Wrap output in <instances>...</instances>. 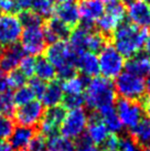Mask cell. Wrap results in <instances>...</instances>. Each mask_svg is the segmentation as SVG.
I'll list each match as a JSON object with an SVG mask.
<instances>
[{
    "label": "cell",
    "mask_w": 150,
    "mask_h": 151,
    "mask_svg": "<svg viewBox=\"0 0 150 151\" xmlns=\"http://www.w3.org/2000/svg\"><path fill=\"white\" fill-rule=\"evenodd\" d=\"M147 35L146 29L138 28L130 22H124L112 33V46L124 59H130L140 53Z\"/></svg>",
    "instance_id": "1"
},
{
    "label": "cell",
    "mask_w": 150,
    "mask_h": 151,
    "mask_svg": "<svg viewBox=\"0 0 150 151\" xmlns=\"http://www.w3.org/2000/svg\"><path fill=\"white\" fill-rule=\"evenodd\" d=\"M116 91L112 82L106 77L96 76L85 88L84 101L87 107L92 110L98 111L100 109L114 106L116 101Z\"/></svg>",
    "instance_id": "2"
},
{
    "label": "cell",
    "mask_w": 150,
    "mask_h": 151,
    "mask_svg": "<svg viewBox=\"0 0 150 151\" xmlns=\"http://www.w3.org/2000/svg\"><path fill=\"white\" fill-rule=\"evenodd\" d=\"M115 91L121 98L140 101L146 97V81L144 77L133 75L128 72H121L115 78Z\"/></svg>",
    "instance_id": "3"
},
{
    "label": "cell",
    "mask_w": 150,
    "mask_h": 151,
    "mask_svg": "<svg viewBox=\"0 0 150 151\" xmlns=\"http://www.w3.org/2000/svg\"><path fill=\"white\" fill-rule=\"evenodd\" d=\"M125 59L121 56L112 45L105 46L100 52L98 64L100 73L103 74V77L108 80L116 78L125 67Z\"/></svg>",
    "instance_id": "4"
},
{
    "label": "cell",
    "mask_w": 150,
    "mask_h": 151,
    "mask_svg": "<svg viewBox=\"0 0 150 151\" xmlns=\"http://www.w3.org/2000/svg\"><path fill=\"white\" fill-rule=\"evenodd\" d=\"M87 122L88 115L83 107L72 109L66 113L58 131L67 139H77L84 134V130L87 127Z\"/></svg>",
    "instance_id": "5"
},
{
    "label": "cell",
    "mask_w": 150,
    "mask_h": 151,
    "mask_svg": "<svg viewBox=\"0 0 150 151\" xmlns=\"http://www.w3.org/2000/svg\"><path fill=\"white\" fill-rule=\"evenodd\" d=\"M125 17V6L118 0L105 6V12L96 22V27L98 28L100 33H103L104 35H109L124 22Z\"/></svg>",
    "instance_id": "6"
},
{
    "label": "cell",
    "mask_w": 150,
    "mask_h": 151,
    "mask_svg": "<svg viewBox=\"0 0 150 151\" xmlns=\"http://www.w3.org/2000/svg\"><path fill=\"white\" fill-rule=\"evenodd\" d=\"M45 54L46 59L55 67L56 72L65 67H76L75 62L77 55L71 50V47L65 41H58L50 44L45 49Z\"/></svg>",
    "instance_id": "7"
},
{
    "label": "cell",
    "mask_w": 150,
    "mask_h": 151,
    "mask_svg": "<svg viewBox=\"0 0 150 151\" xmlns=\"http://www.w3.org/2000/svg\"><path fill=\"white\" fill-rule=\"evenodd\" d=\"M22 28L19 18L13 13L0 14V49L16 44L21 38Z\"/></svg>",
    "instance_id": "8"
},
{
    "label": "cell",
    "mask_w": 150,
    "mask_h": 151,
    "mask_svg": "<svg viewBox=\"0 0 150 151\" xmlns=\"http://www.w3.org/2000/svg\"><path fill=\"white\" fill-rule=\"evenodd\" d=\"M44 111V106L42 105L41 101H32L27 105L20 106L18 109H14L12 117L18 126L35 128L40 125Z\"/></svg>",
    "instance_id": "9"
},
{
    "label": "cell",
    "mask_w": 150,
    "mask_h": 151,
    "mask_svg": "<svg viewBox=\"0 0 150 151\" xmlns=\"http://www.w3.org/2000/svg\"><path fill=\"white\" fill-rule=\"evenodd\" d=\"M116 113L123 126L127 127L130 130L141 122L144 117V107L140 101L120 98L117 101Z\"/></svg>",
    "instance_id": "10"
},
{
    "label": "cell",
    "mask_w": 150,
    "mask_h": 151,
    "mask_svg": "<svg viewBox=\"0 0 150 151\" xmlns=\"http://www.w3.org/2000/svg\"><path fill=\"white\" fill-rule=\"evenodd\" d=\"M77 7L79 11V27L93 31L96 22L105 12L103 0H79Z\"/></svg>",
    "instance_id": "11"
},
{
    "label": "cell",
    "mask_w": 150,
    "mask_h": 151,
    "mask_svg": "<svg viewBox=\"0 0 150 151\" xmlns=\"http://www.w3.org/2000/svg\"><path fill=\"white\" fill-rule=\"evenodd\" d=\"M21 46L30 56H39L46 49V41L42 27L25 28L21 34Z\"/></svg>",
    "instance_id": "12"
},
{
    "label": "cell",
    "mask_w": 150,
    "mask_h": 151,
    "mask_svg": "<svg viewBox=\"0 0 150 151\" xmlns=\"http://www.w3.org/2000/svg\"><path fill=\"white\" fill-rule=\"evenodd\" d=\"M65 115H66V109L62 105L48 108V110L44 111L38 131L44 134L46 138L55 136L60 130V127L65 118Z\"/></svg>",
    "instance_id": "13"
},
{
    "label": "cell",
    "mask_w": 150,
    "mask_h": 151,
    "mask_svg": "<svg viewBox=\"0 0 150 151\" xmlns=\"http://www.w3.org/2000/svg\"><path fill=\"white\" fill-rule=\"evenodd\" d=\"M126 14L133 25L146 30L150 28V6L145 0H137L128 4Z\"/></svg>",
    "instance_id": "14"
},
{
    "label": "cell",
    "mask_w": 150,
    "mask_h": 151,
    "mask_svg": "<svg viewBox=\"0 0 150 151\" xmlns=\"http://www.w3.org/2000/svg\"><path fill=\"white\" fill-rule=\"evenodd\" d=\"M25 56V53L20 44H12L7 47L0 49V70L2 73H10L17 70L21 60Z\"/></svg>",
    "instance_id": "15"
},
{
    "label": "cell",
    "mask_w": 150,
    "mask_h": 151,
    "mask_svg": "<svg viewBox=\"0 0 150 151\" xmlns=\"http://www.w3.org/2000/svg\"><path fill=\"white\" fill-rule=\"evenodd\" d=\"M86 128H87L86 134L94 146L103 145L106 138L108 137V130L102 120L100 113L96 110H93L92 114L88 116Z\"/></svg>",
    "instance_id": "16"
},
{
    "label": "cell",
    "mask_w": 150,
    "mask_h": 151,
    "mask_svg": "<svg viewBox=\"0 0 150 151\" xmlns=\"http://www.w3.org/2000/svg\"><path fill=\"white\" fill-rule=\"evenodd\" d=\"M44 37H45L46 43L58 42V41H64L65 39L70 37L72 29L66 24H64L62 21H60L58 18L51 17L46 22V24L43 27Z\"/></svg>",
    "instance_id": "17"
},
{
    "label": "cell",
    "mask_w": 150,
    "mask_h": 151,
    "mask_svg": "<svg viewBox=\"0 0 150 151\" xmlns=\"http://www.w3.org/2000/svg\"><path fill=\"white\" fill-rule=\"evenodd\" d=\"M53 17L58 18L60 21L70 28H74L79 24V7L75 2H61L54 8Z\"/></svg>",
    "instance_id": "18"
},
{
    "label": "cell",
    "mask_w": 150,
    "mask_h": 151,
    "mask_svg": "<svg viewBox=\"0 0 150 151\" xmlns=\"http://www.w3.org/2000/svg\"><path fill=\"white\" fill-rule=\"evenodd\" d=\"M76 70H79L82 75L86 77H96L100 73V64H98V56L92 52H84L77 55L75 62Z\"/></svg>",
    "instance_id": "19"
},
{
    "label": "cell",
    "mask_w": 150,
    "mask_h": 151,
    "mask_svg": "<svg viewBox=\"0 0 150 151\" xmlns=\"http://www.w3.org/2000/svg\"><path fill=\"white\" fill-rule=\"evenodd\" d=\"M37 130L34 128L29 127H21L18 126L13 129L11 136L9 137V145L11 149L16 150H25L28 148L31 139L33 138Z\"/></svg>",
    "instance_id": "20"
},
{
    "label": "cell",
    "mask_w": 150,
    "mask_h": 151,
    "mask_svg": "<svg viewBox=\"0 0 150 151\" xmlns=\"http://www.w3.org/2000/svg\"><path fill=\"white\" fill-rule=\"evenodd\" d=\"M126 72L133 75L145 77L150 74V56L146 53H139L128 59L125 63Z\"/></svg>",
    "instance_id": "21"
},
{
    "label": "cell",
    "mask_w": 150,
    "mask_h": 151,
    "mask_svg": "<svg viewBox=\"0 0 150 151\" xmlns=\"http://www.w3.org/2000/svg\"><path fill=\"white\" fill-rule=\"evenodd\" d=\"M64 97L62 84L58 81H52L49 84H46V88L41 97L42 105L44 107H54V106L61 105Z\"/></svg>",
    "instance_id": "22"
},
{
    "label": "cell",
    "mask_w": 150,
    "mask_h": 151,
    "mask_svg": "<svg viewBox=\"0 0 150 151\" xmlns=\"http://www.w3.org/2000/svg\"><path fill=\"white\" fill-rule=\"evenodd\" d=\"M89 32L91 31L84 29L79 25V28H76L71 32L70 37H69L67 44L76 55L82 54V53L87 51V40Z\"/></svg>",
    "instance_id": "23"
},
{
    "label": "cell",
    "mask_w": 150,
    "mask_h": 151,
    "mask_svg": "<svg viewBox=\"0 0 150 151\" xmlns=\"http://www.w3.org/2000/svg\"><path fill=\"white\" fill-rule=\"evenodd\" d=\"M98 113H100L104 125L108 130V132L117 134L123 130V124H121L114 106L105 107V108L98 110Z\"/></svg>",
    "instance_id": "24"
},
{
    "label": "cell",
    "mask_w": 150,
    "mask_h": 151,
    "mask_svg": "<svg viewBox=\"0 0 150 151\" xmlns=\"http://www.w3.org/2000/svg\"><path fill=\"white\" fill-rule=\"evenodd\" d=\"M129 136L140 146H150V118H142L136 127L129 130Z\"/></svg>",
    "instance_id": "25"
},
{
    "label": "cell",
    "mask_w": 150,
    "mask_h": 151,
    "mask_svg": "<svg viewBox=\"0 0 150 151\" xmlns=\"http://www.w3.org/2000/svg\"><path fill=\"white\" fill-rule=\"evenodd\" d=\"M88 83H89V77L84 75H75L64 81V83L62 84L63 92L65 95H82Z\"/></svg>",
    "instance_id": "26"
},
{
    "label": "cell",
    "mask_w": 150,
    "mask_h": 151,
    "mask_svg": "<svg viewBox=\"0 0 150 151\" xmlns=\"http://www.w3.org/2000/svg\"><path fill=\"white\" fill-rule=\"evenodd\" d=\"M34 74L35 77L40 78L43 82H52L56 77V70L46 58L40 56L35 62Z\"/></svg>",
    "instance_id": "27"
},
{
    "label": "cell",
    "mask_w": 150,
    "mask_h": 151,
    "mask_svg": "<svg viewBox=\"0 0 150 151\" xmlns=\"http://www.w3.org/2000/svg\"><path fill=\"white\" fill-rule=\"evenodd\" d=\"M46 148L49 151H76L75 142L73 140L58 134L48 138Z\"/></svg>",
    "instance_id": "28"
},
{
    "label": "cell",
    "mask_w": 150,
    "mask_h": 151,
    "mask_svg": "<svg viewBox=\"0 0 150 151\" xmlns=\"http://www.w3.org/2000/svg\"><path fill=\"white\" fill-rule=\"evenodd\" d=\"M107 45V38L106 35L100 33V31L94 32L91 31L87 40V51L92 53H100V51Z\"/></svg>",
    "instance_id": "29"
},
{
    "label": "cell",
    "mask_w": 150,
    "mask_h": 151,
    "mask_svg": "<svg viewBox=\"0 0 150 151\" xmlns=\"http://www.w3.org/2000/svg\"><path fill=\"white\" fill-rule=\"evenodd\" d=\"M22 27L25 28H37V27H42L43 24V18L40 17L38 13H35L32 10H27L22 11L18 16Z\"/></svg>",
    "instance_id": "30"
},
{
    "label": "cell",
    "mask_w": 150,
    "mask_h": 151,
    "mask_svg": "<svg viewBox=\"0 0 150 151\" xmlns=\"http://www.w3.org/2000/svg\"><path fill=\"white\" fill-rule=\"evenodd\" d=\"M54 4L50 0H33L32 11L42 18H51L54 14Z\"/></svg>",
    "instance_id": "31"
},
{
    "label": "cell",
    "mask_w": 150,
    "mask_h": 151,
    "mask_svg": "<svg viewBox=\"0 0 150 151\" xmlns=\"http://www.w3.org/2000/svg\"><path fill=\"white\" fill-rule=\"evenodd\" d=\"M12 97L14 106L17 105L18 107H20V106L27 105L30 101H34L35 96L29 86H22V87L18 88L14 92V94H12Z\"/></svg>",
    "instance_id": "32"
},
{
    "label": "cell",
    "mask_w": 150,
    "mask_h": 151,
    "mask_svg": "<svg viewBox=\"0 0 150 151\" xmlns=\"http://www.w3.org/2000/svg\"><path fill=\"white\" fill-rule=\"evenodd\" d=\"M14 113V103L10 91L0 93V114L8 117H12Z\"/></svg>",
    "instance_id": "33"
},
{
    "label": "cell",
    "mask_w": 150,
    "mask_h": 151,
    "mask_svg": "<svg viewBox=\"0 0 150 151\" xmlns=\"http://www.w3.org/2000/svg\"><path fill=\"white\" fill-rule=\"evenodd\" d=\"M8 80V84L10 88H18L25 86L27 83V76L20 71V70H13L9 73V75L7 76Z\"/></svg>",
    "instance_id": "34"
},
{
    "label": "cell",
    "mask_w": 150,
    "mask_h": 151,
    "mask_svg": "<svg viewBox=\"0 0 150 151\" xmlns=\"http://www.w3.org/2000/svg\"><path fill=\"white\" fill-rule=\"evenodd\" d=\"M85 104L83 95H65L63 97L62 106L65 109H76L83 107Z\"/></svg>",
    "instance_id": "35"
},
{
    "label": "cell",
    "mask_w": 150,
    "mask_h": 151,
    "mask_svg": "<svg viewBox=\"0 0 150 151\" xmlns=\"http://www.w3.org/2000/svg\"><path fill=\"white\" fill-rule=\"evenodd\" d=\"M13 129L14 127L12 119L6 115L0 114V139H9Z\"/></svg>",
    "instance_id": "36"
},
{
    "label": "cell",
    "mask_w": 150,
    "mask_h": 151,
    "mask_svg": "<svg viewBox=\"0 0 150 151\" xmlns=\"http://www.w3.org/2000/svg\"><path fill=\"white\" fill-rule=\"evenodd\" d=\"M46 141H48V138L45 136L37 131L28 146V149H29L28 151H45Z\"/></svg>",
    "instance_id": "37"
},
{
    "label": "cell",
    "mask_w": 150,
    "mask_h": 151,
    "mask_svg": "<svg viewBox=\"0 0 150 151\" xmlns=\"http://www.w3.org/2000/svg\"><path fill=\"white\" fill-rule=\"evenodd\" d=\"M35 62L37 59H34V56H30L27 55L23 59L21 60L20 64V71L25 74L27 77H31L34 74V70H35Z\"/></svg>",
    "instance_id": "38"
},
{
    "label": "cell",
    "mask_w": 150,
    "mask_h": 151,
    "mask_svg": "<svg viewBox=\"0 0 150 151\" xmlns=\"http://www.w3.org/2000/svg\"><path fill=\"white\" fill-rule=\"evenodd\" d=\"M120 138L115 134H108V137L103 143V151H119Z\"/></svg>",
    "instance_id": "39"
},
{
    "label": "cell",
    "mask_w": 150,
    "mask_h": 151,
    "mask_svg": "<svg viewBox=\"0 0 150 151\" xmlns=\"http://www.w3.org/2000/svg\"><path fill=\"white\" fill-rule=\"evenodd\" d=\"M119 151H142V148L128 134L124 138H120Z\"/></svg>",
    "instance_id": "40"
},
{
    "label": "cell",
    "mask_w": 150,
    "mask_h": 151,
    "mask_svg": "<svg viewBox=\"0 0 150 151\" xmlns=\"http://www.w3.org/2000/svg\"><path fill=\"white\" fill-rule=\"evenodd\" d=\"M29 87L33 92L34 96L41 98L46 88V83L41 81L40 78H38V77H32L29 82Z\"/></svg>",
    "instance_id": "41"
},
{
    "label": "cell",
    "mask_w": 150,
    "mask_h": 151,
    "mask_svg": "<svg viewBox=\"0 0 150 151\" xmlns=\"http://www.w3.org/2000/svg\"><path fill=\"white\" fill-rule=\"evenodd\" d=\"M0 12L1 14L17 12L14 0H0Z\"/></svg>",
    "instance_id": "42"
},
{
    "label": "cell",
    "mask_w": 150,
    "mask_h": 151,
    "mask_svg": "<svg viewBox=\"0 0 150 151\" xmlns=\"http://www.w3.org/2000/svg\"><path fill=\"white\" fill-rule=\"evenodd\" d=\"M16 2V10L17 12H22V11H27V10H31L32 9V4H33V0H14Z\"/></svg>",
    "instance_id": "43"
},
{
    "label": "cell",
    "mask_w": 150,
    "mask_h": 151,
    "mask_svg": "<svg viewBox=\"0 0 150 151\" xmlns=\"http://www.w3.org/2000/svg\"><path fill=\"white\" fill-rule=\"evenodd\" d=\"M9 84L7 76L4 75V73H0V93H4L9 91Z\"/></svg>",
    "instance_id": "44"
},
{
    "label": "cell",
    "mask_w": 150,
    "mask_h": 151,
    "mask_svg": "<svg viewBox=\"0 0 150 151\" xmlns=\"http://www.w3.org/2000/svg\"><path fill=\"white\" fill-rule=\"evenodd\" d=\"M76 151H103L102 149L97 148L96 146L88 143V145H84V146H77L76 147Z\"/></svg>",
    "instance_id": "45"
},
{
    "label": "cell",
    "mask_w": 150,
    "mask_h": 151,
    "mask_svg": "<svg viewBox=\"0 0 150 151\" xmlns=\"http://www.w3.org/2000/svg\"><path fill=\"white\" fill-rule=\"evenodd\" d=\"M142 107H144V111L149 116L150 118V96H146L141 101Z\"/></svg>",
    "instance_id": "46"
},
{
    "label": "cell",
    "mask_w": 150,
    "mask_h": 151,
    "mask_svg": "<svg viewBox=\"0 0 150 151\" xmlns=\"http://www.w3.org/2000/svg\"><path fill=\"white\" fill-rule=\"evenodd\" d=\"M144 47H145V51H146V54L148 56H150V33H148V35H147L146 42H145Z\"/></svg>",
    "instance_id": "47"
},
{
    "label": "cell",
    "mask_w": 150,
    "mask_h": 151,
    "mask_svg": "<svg viewBox=\"0 0 150 151\" xmlns=\"http://www.w3.org/2000/svg\"><path fill=\"white\" fill-rule=\"evenodd\" d=\"M0 151H11V147L8 142L1 141L0 142Z\"/></svg>",
    "instance_id": "48"
},
{
    "label": "cell",
    "mask_w": 150,
    "mask_h": 151,
    "mask_svg": "<svg viewBox=\"0 0 150 151\" xmlns=\"http://www.w3.org/2000/svg\"><path fill=\"white\" fill-rule=\"evenodd\" d=\"M146 88H147V93H148V96H150V77L146 82Z\"/></svg>",
    "instance_id": "49"
},
{
    "label": "cell",
    "mask_w": 150,
    "mask_h": 151,
    "mask_svg": "<svg viewBox=\"0 0 150 151\" xmlns=\"http://www.w3.org/2000/svg\"><path fill=\"white\" fill-rule=\"evenodd\" d=\"M121 4H130L135 2V1H137V0H119Z\"/></svg>",
    "instance_id": "50"
},
{
    "label": "cell",
    "mask_w": 150,
    "mask_h": 151,
    "mask_svg": "<svg viewBox=\"0 0 150 151\" xmlns=\"http://www.w3.org/2000/svg\"><path fill=\"white\" fill-rule=\"evenodd\" d=\"M115 1H118V0H103V2L105 4V6H107L109 4H112V2H115Z\"/></svg>",
    "instance_id": "51"
},
{
    "label": "cell",
    "mask_w": 150,
    "mask_h": 151,
    "mask_svg": "<svg viewBox=\"0 0 150 151\" xmlns=\"http://www.w3.org/2000/svg\"><path fill=\"white\" fill-rule=\"evenodd\" d=\"M62 2H75V1H77V0H61Z\"/></svg>",
    "instance_id": "52"
},
{
    "label": "cell",
    "mask_w": 150,
    "mask_h": 151,
    "mask_svg": "<svg viewBox=\"0 0 150 151\" xmlns=\"http://www.w3.org/2000/svg\"><path fill=\"white\" fill-rule=\"evenodd\" d=\"M142 151H150V146H148V147H145L144 149H142Z\"/></svg>",
    "instance_id": "53"
},
{
    "label": "cell",
    "mask_w": 150,
    "mask_h": 151,
    "mask_svg": "<svg viewBox=\"0 0 150 151\" xmlns=\"http://www.w3.org/2000/svg\"><path fill=\"white\" fill-rule=\"evenodd\" d=\"M51 2H53V4H54V2H56V1H58V0H50Z\"/></svg>",
    "instance_id": "54"
},
{
    "label": "cell",
    "mask_w": 150,
    "mask_h": 151,
    "mask_svg": "<svg viewBox=\"0 0 150 151\" xmlns=\"http://www.w3.org/2000/svg\"><path fill=\"white\" fill-rule=\"evenodd\" d=\"M145 1H146V2H150V0H145Z\"/></svg>",
    "instance_id": "55"
},
{
    "label": "cell",
    "mask_w": 150,
    "mask_h": 151,
    "mask_svg": "<svg viewBox=\"0 0 150 151\" xmlns=\"http://www.w3.org/2000/svg\"><path fill=\"white\" fill-rule=\"evenodd\" d=\"M17 151H28V150H25H25H17Z\"/></svg>",
    "instance_id": "56"
}]
</instances>
